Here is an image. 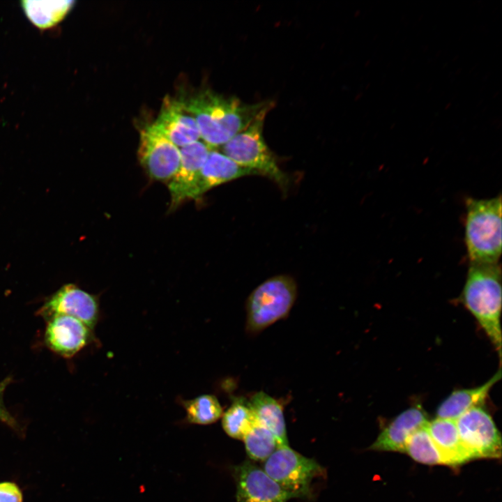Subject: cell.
<instances>
[{
	"label": "cell",
	"instance_id": "cell-1",
	"mask_svg": "<svg viewBox=\"0 0 502 502\" xmlns=\"http://www.w3.org/2000/svg\"><path fill=\"white\" fill-rule=\"evenodd\" d=\"M181 100L194 117L200 138L211 149L222 146L262 112L274 106L269 101L245 104L236 97H226L211 90Z\"/></svg>",
	"mask_w": 502,
	"mask_h": 502
},
{
	"label": "cell",
	"instance_id": "cell-2",
	"mask_svg": "<svg viewBox=\"0 0 502 502\" xmlns=\"http://www.w3.org/2000/svg\"><path fill=\"white\" fill-rule=\"evenodd\" d=\"M462 301L473 315L501 356V270L496 264L470 263L461 295Z\"/></svg>",
	"mask_w": 502,
	"mask_h": 502
},
{
	"label": "cell",
	"instance_id": "cell-3",
	"mask_svg": "<svg viewBox=\"0 0 502 502\" xmlns=\"http://www.w3.org/2000/svg\"><path fill=\"white\" fill-rule=\"evenodd\" d=\"M464 240L470 263L496 264L501 254V197L466 200Z\"/></svg>",
	"mask_w": 502,
	"mask_h": 502
},
{
	"label": "cell",
	"instance_id": "cell-4",
	"mask_svg": "<svg viewBox=\"0 0 502 502\" xmlns=\"http://www.w3.org/2000/svg\"><path fill=\"white\" fill-rule=\"evenodd\" d=\"M270 110L262 112L246 128L225 144L222 153L240 166L269 177L285 192L289 178L278 166L263 135L264 120Z\"/></svg>",
	"mask_w": 502,
	"mask_h": 502
},
{
	"label": "cell",
	"instance_id": "cell-5",
	"mask_svg": "<svg viewBox=\"0 0 502 502\" xmlns=\"http://www.w3.org/2000/svg\"><path fill=\"white\" fill-rule=\"evenodd\" d=\"M296 294V283L289 275H277L263 282L246 301V331L255 334L284 319Z\"/></svg>",
	"mask_w": 502,
	"mask_h": 502
},
{
	"label": "cell",
	"instance_id": "cell-6",
	"mask_svg": "<svg viewBox=\"0 0 502 502\" xmlns=\"http://www.w3.org/2000/svg\"><path fill=\"white\" fill-rule=\"evenodd\" d=\"M263 462V470L293 498L309 496L312 480L324 473L314 459L289 446H279Z\"/></svg>",
	"mask_w": 502,
	"mask_h": 502
},
{
	"label": "cell",
	"instance_id": "cell-7",
	"mask_svg": "<svg viewBox=\"0 0 502 502\" xmlns=\"http://www.w3.org/2000/svg\"><path fill=\"white\" fill-rule=\"evenodd\" d=\"M456 425L462 444L473 459L501 456V437L492 416L476 406L459 416Z\"/></svg>",
	"mask_w": 502,
	"mask_h": 502
},
{
	"label": "cell",
	"instance_id": "cell-8",
	"mask_svg": "<svg viewBox=\"0 0 502 502\" xmlns=\"http://www.w3.org/2000/svg\"><path fill=\"white\" fill-rule=\"evenodd\" d=\"M138 156L149 176L158 181L170 180L181 162L179 147L153 124L140 132Z\"/></svg>",
	"mask_w": 502,
	"mask_h": 502
},
{
	"label": "cell",
	"instance_id": "cell-9",
	"mask_svg": "<svg viewBox=\"0 0 502 502\" xmlns=\"http://www.w3.org/2000/svg\"><path fill=\"white\" fill-rule=\"evenodd\" d=\"M46 321L56 315L74 317L93 329L99 314L96 298L74 284H66L50 296L38 311Z\"/></svg>",
	"mask_w": 502,
	"mask_h": 502
},
{
	"label": "cell",
	"instance_id": "cell-10",
	"mask_svg": "<svg viewBox=\"0 0 502 502\" xmlns=\"http://www.w3.org/2000/svg\"><path fill=\"white\" fill-rule=\"evenodd\" d=\"M211 150L199 140L180 149V165L169 183L171 209H174L184 201L198 198L201 171Z\"/></svg>",
	"mask_w": 502,
	"mask_h": 502
},
{
	"label": "cell",
	"instance_id": "cell-11",
	"mask_svg": "<svg viewBox=\"0 0 502 502\" xmlns=\"http://www.w3.org/2000/svg\"><path fill=\"white\" fill-rule=\"evenodd\" d=\"M238 502H287L293 498L262 468L245 461L235 468Z\"/></svg>",
	"mask_w": 502,
	"mask_h": 502
},
{
	"label": "cell",
	"instance_id": "cell-12",
	"mask_svg": "<svg viewBox=\"0 0 502 502\" xmlns=\"http://www.w3.org/2000/svg\"><path fill=\"white\" fill-rule=\"evenodd\" d=\"M44 341L53 352L70 358L83 349L91 337V328L67 315H56L47 320Z\"/></svg>",
	"mask_w": 502,
	"mask_h": 502
},
{
	"label": "cell",
	"instance_id": "cell-13",
	"mask_svg": "<svg viewBox=\"0 0 502 502\" xmlns=\"http://www.w3.org/2000/svg\"><path fill=\"white\" fill-rule=\"evenodd\" d=\"M152 124L178 147L190 144L200 138L197 123L181 99L167 96Z\"/></svg>",
	"mask_w": 502,
	"mask_h": 502
},
{
	"label": "cell",
	"instance_id": "cell-14",
	"mask_svg": "<svg viewBox=\"0 0 502 502\" xmlns=\"http://www.w3.org/2000/svg\"><path fill=\"white\" fill-rule=\"evenodd\" d=\"M426 413L418 405L411 406L397 416L380 432L370 450L404 452L410 435L428 423Z\"/></svg>",
	"mask_w": 502,
	"mask_h": 502
},
{
	"label": "cell",
	"instance_id": "cell-15",
	"mask_svg": "<svg viewBox=\"0 0 502 502\" xmlns=\"http://www.w3.org/2000/svg\"><path fill=\"white\" fill-rule=\"evenodd\" d=\"M427 427L444 465L457 466L473 459L462 443L455 420L436 417Z\"/></svg>",
	"mask_w": 502,
	"mask_h": 502
},
{
	"label": "cell",
	"instance_id": "cell-16",
	"mask_svg": "<svg viewBox=\"0 0 502 502\" xmlns=\"http://www.w3.org/2000/svg\"><path fill=\"white\" fill-rule=\"evenodd\" d=\"M258 174L243 167L215 149H211L202 167L197 188L198 197L220 184L248 175Z\"/></svg>",
	"mask_w": 502,
	"mask_h": 502
},
{
	"label": "cell",
	"instance_id": "cell-17",
	"mask_svg": "<svg viewBox=\"0 0 502 502\" xmlns=\"http://www.w3.org/2000/svg\"><path fill=\"white\" fill-rule=\"evenodd\" d=\"M501 377V371L499 369L492 378L481 386L453 391L438 406L437 418L456 420L469 409L476 406H482L490 390Z\"/></svg>",
	"mask_w": 502,
	"mask_h": 502
},
{
	"label": "cell",
	"instance_id": "cell-18",
	"mask_svg": "<svg viewBox=\"0 0 502 502\" xmlns=\"http://www.w3.org/2000/svg\"><path fill=\"white\" fill-rule=\"evenodd\" d=\"M249 402L256 420L273 434L280 446H289L283 409L279 402L259 391Z\"/></svg>",
	"mask_w": 502,
	"mask_h": 502
},
{
	"label": "cell",
	"instance_id": "cell-19",
	"mask_svg": "<svg viewBox=\"0 0 502 502\" xmlns=\"http://www.w3.org/2000/svg\"><path fill=\"white\" fill-rule=\"evenodd\" d=\"M73 3V1H24L22 7L36 26L47 29L61 22L71 10Z\"/></svg>",
	"mask_w": 502,
	"mask_h": 502
},
{
	"label": "cell",
	"instance_id": "cell-20",
	"mask_svg": "<svg viewBox=\"0 0 502 502\" xmlns=\"http://www.w3.org/2000/svg\"><path fill=\"white\" fill-rule=\"evenodd\" d=\"M255 421L250 402L244 397L234 398L222 416L224 431L230 437L240 440H243Z\"/></svg>",
	"mask_w": 502,
	"mask_h": 502
},
{
	"label": "cell",
	"instance_id": "cell-21",
	"mask_svg": "<svg viewBox=\"0 0 502 502\" xmlns=\"http://www.w3.org/2000/svg\"><path fill=\"white\" fill-rule=\"evenodd\" d=\"M427 425L418 429L410 435L406 441L404 452L421 464H444L428 432Z\"/></svg>",
	"mask_w": 502,
	"mask_h": 502
},
{
	"label": "cell",
	"instance_id": "cell-22",
	"mask_svg": "<svg viewBox=\"0 0 502 502\" xmlns=\"http://www.w3.org/2000/svg\"><path fill=\"white\" fill-rule=\"evenodd\" d=\"M242 441L248 455L254 461L264 462L280 446L273 434L257 420Z\"/></svg>",
	"mask_w": 502,
	"mask_h": 502
},
{
	"label": "cell",
	"instance_id": "cell-23",
	"mask_svg": "<svg viewBox=\"0 0 502 502\" xmlns=\"http://www.w3.org/2000/svg\"><path fill=\"white\" fill-rule=\"evenodd\" d=\"M188 423L209 425L216 422L223 414L218 400L212 395H202L190 400L183 401Z\"/></svg>",
	"mask_w": 502,
	"mask_h": 502
},
{
	"label": "cell",
	"instance_id": "cell-24",
	"mask_svg": "<svg viewBox=\"0 0 502 502\" xmlns=\"http://www.w3.org/2000/svg\"><path fill=\"white\" fill-rule=\"evenodd\" d=\"M12 380L11 376H8L0 381V421L6 423L13 429H17L18 427L17 422L7 410L3 400V393Z\"/></svg>",
	"mask_w": 502,
	"mask_h": 502
},
{
	"label": "cell",
	"instance_id": "cell-25",
	"mask_svg": "<svg viewBox=\"0 0 502 502\" xmlns=\"http://www.w3.org/2000/svg\"><path fill=\"white\" fill-rule=\"evenodd\" d=\"M0 502H22L21 490L13 482H0Z\"/></svg>",
	"mask_w": 502,
	"mask_h": 502
}]
</instances>
